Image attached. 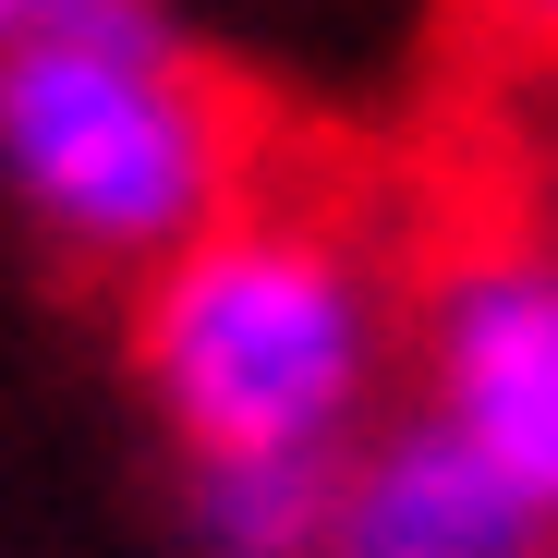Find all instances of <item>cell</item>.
Segmentation results:
<instances>
[{
  "mask_svg": "<svg viewBox=\"0 0 558 558\" xmlns=\"http://www.w3.org/2000/svg\"><path fill=\"white\" fill-rule=\"evenodd\" d=\"M122 364L182 461H340L401 377V267L328 195H243L122 279Z\"/></svg>",
  "mask_w": 558,
  "mask_h": 558,
  "instance_id": "cell-1",
  "label": "cell"
},
{
  "mask_svg": "<svg viewBox=\"0 0 558 558\" xmlns=\"http://www.w3.org/2000/svg\"><path fill=\"white\" fill-rule=\"evenodd\" d=\"M243 182H267V134L170 0H37L0 37V195L61 267L122 292Z\"/></svg>",
  "mask_w": 558,
  "mask_h": 558,
  "instance_id": "cell-2",
  "label": "cell"
},
{
  "mask_svg": "<svg viewBox=\"0 0 558 558\" xmlns=\"http://www.w3.org/2000/svg\"><path fill=\"white\" fill-rule=\"evenodd\" d=\"M401 364L413 413H437L558 534V243L522 207L461 219L401 279Z\"/></svg>",
  "mask_w": 558,
  "mask_h": 558,
  "instance_id": "cell-3",
  "label": "cell"
},
{
  "mask_svg": "<svg viewBox=\"0 0 558 558\" xmlns=\"http://www.w3.org/2000/svg\"><path fill=\"white\" fill-rule=\"evenodd\" d=\"M316 558H546V522L437 413H389L340 449Z\"/></svg>",
  "mask_w": 558,
  "mask_h": 558,
  "instance_id": "cell-4",
  "label": "cell"
},
{
  "mask_svg": "<svg viewBox=\"0 0 558 558\" xmlns=\"http://www.w3.org/2000/svg\"><path fill=\"white\" fill-rule=\"evenodd\" d=\"M340 461H182L195 558H316Z\"/></svg>",
  "mask_w": 558,
  "mask_h": 558,
  "instance_id": "cell-5",
  "label": "cell"
},
{
  "mask_svg": "<svg viewBox=\"0 0 558 558\" xmlns=\"http://www.w3.org/2000/svg\"><path fill=\"white\" fill-rule=\"evenodd\" d=\"M461 37L522 85H558V0H461Z\"/></svg>",
  "mask_w": 558,
  "mask_h": 558,
  "instance_id": "cell-6",
  "label": "cell"
},
{
  "mask_svg": "<svg viewBox=\"0 0 558 558\" xmlns=\"http://www.w3.org/2000/svg\"><path fill=\"white\" fill-rule=\"evenodd\" d=\"M510 207L558 243V110H546V122H534V146H522V195H510Z\"/></svg>",
  "mask_w": 558,
  "mask_h": 558,
  "instance_id": "cell-7",
  "label": "cell"
},
{
  "mask_svg": "<svg viewBox=\"0 0 558 558\" xmlns=\"http://www.w3.org/2000/svg\"><path fill=\"white\" fill-rule=\"evenodd\" d=\"M13 25H37V0H0V37H13Z\"/></svg>",
  "mask_w": 558,
  "mask_h": 558,
  "instance_id": "cell-8",
  "label": "cell"
},
{
  "mask_svg": "<svg viewBox=\"0 0 558 558\" xmlns=\"http://www.w3.org/2000/svg\"><path fill=\"white\" fill-rule=\"evenodd\" d=\"M546 558H558V534H546Z\"/></svg>",
  "mask_w": 558,
  "mask_h": 558,
  "instance_id": "cell-9",
  "label": "cell"
}]
</instances>
